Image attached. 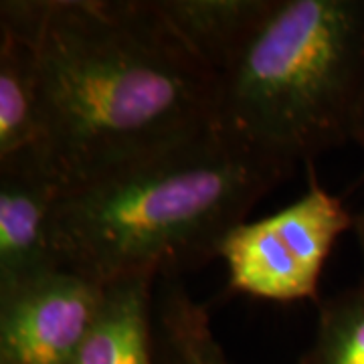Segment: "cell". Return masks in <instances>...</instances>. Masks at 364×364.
I'll return each mask as SVG.
<instances>
[{
	"instance_id": "obj_7",
	"label": "cell",
	"mask_w": 364,
	"mask_h": 364,
	"mask_svg": "<svg viewBox=\"0 0 364 364\" xmlns=\"http://www.w3.org/2000/svg\"><path fill=\"white\" fill-rule=\"evenodd\" d=\"M156 273L140 272L104 284L95 322L67 364H156Z\"/></svg>"
},
{
	"instance_id": "obj_3",
	"label": "cell",
	"mask_w": 364,
	"mask_h": 364,
	"mask_svg": "<svg viewBox=\"0 0 364 364\" xmlns=\"http://www.w3.org/2000/svg\"><path fill=\"white\" fill-rule=\"evenodd\" d=\"M364 93V0H275L219 77L217 130L296 168L352 140Z\"/></svg>"
},
{
	"instance_id": "obj_4",
	"label": "cell",
	"mask_w": 364,
	"mask_h": 364,
	"mask_svg": "<svg viewBox=\"0 0 364 364\" xmlns=\"http://www.w3.org/2000/svg\"><path fill=\"white\" fill-rule=\"evenodd\" d=\"M304 195L277 213L245 221L223 241L229 289L251 298L291 304L320 301V277L340 235L354 229V217L340 196L318 181L306 164Z\"/></svg>"
},
{
	"instance_id": "obj_10",
	"label": "cell",
	"mask_w": 364,
	"mask_h": 364,
	"mask_svg": "<svg viewBox=\"0 0 364 364\" xmlns=\"http://www.w3.org/2000/svg\"><path fill=\"white\" fill-rule=\"evenodd\" d=\"M154 301L156 364H231L215 338L205 304L196 301L181 277H158Z\"/></svg>"
},
{
	"instance_id": "obj_13",
	"label": "cell",
	"mask_w": 364,
	"mask_h": 364,
	"mask_svg": "<svg viewBox=\"0 0 364 364\" xmlns=\"http://www.w3.org/2000/svg\"><path fill=\"white\" fill-rule=\"evenodd\" d=\"M354 233H356V241H358V247H360V255H363L364 263V210L354 217Z\"/></svg>"
},
{
	"instance_id": "obj_9",
	"label": "cell",
	"mask_w": 364,
	"mask_h": 364,
	"mask_svg": "<svg viewBox=\"0 0 364 364\" xmlns=\"http://www.w3.org/2000/svg\"><path fill=\"white\" fill-rule=\"evenodd\" d=\"M23 158L43 160L37 53L35 45L0 33V166Z\"/></svg>"
},
{
	"instance_id": "obj_6",
	"label": "cell",
	"mask_w": 364,
	"mask_h": 364,
	"mask_svg": "<svg viewBox=\"0 0 364 364\" xmlns=\"http://www.w3.org/2000/svg\"><path fill=\"white\" fill-rule=\"evenodd\" d=\"M61 191L39 158L0 166V296L61 267L51 239Z\"/></svg>"
},
{
	"instance_id": "obj_12",
	"label": "cell",
	"mask_w": 364,
	"mask_h": 364,
	"mask_svg": "<svg viewBox=\"0 0 364 364\" xmlns=\"http://www.w3.org/2000/svg\"><path fill=\"white\" fill-rule=\"evenodd\" d=\"M352 142H356L364 150V93L358 112H356V119H354V128H352Z\"/></svg>"
},
{
	"instance_id": "obj_11",
	"label": "cell",
	"mask_w": 364,
	"mask_h": 364,
	"mask_svg": "<svg viewBox=\"0 0 364 364\" xmlns=\"http://www.w3.org/2000/svg\"><path fill=\"white\" fill-rule=\"evenodd\" d=\"M299 364H364V279L318 301L314 342Z\"/></svg>"
},
{
	"instance_id": "obj_1",
	"label": "cell",
	"mask_w": 364,
	"mask_h": 364,
	"mask_svg": "<svg viewBox=\"0 0 364 364\" xmlns=\"http://www.w3.org/2000/svg\"><path fill=\"white\" fill-rule=\"evenodd\" d=\"M35 53L43 160L63 188L217 128L219 77L154 0H49Z\"/></svg>"
},
{
	"instance_id": "obj_5",
	"label": "cell",
	"mask_w": 364,
	"mask_h": 364,
	"mask_svg": "<svg viewBox=\"0 0 364 364\" xmlns=\"http://www.w3.org/2000/svg\"><path fill=\"white\" fill-rule=\"evenodd\" d=\"M102 299V284L65 267L0 296V364H67Z\"/></svg>"
},
{
	"instance_id": "obj_2",
	"label": "cell",
	"mask_w": 364,
	"mask_h": 364,
	"mask_svg": "<svg viewBox=\"0 0 364 364\" xmlns=\"http://www.w3.org/2000/svg\"><path fill=\"white\" fill-rule=\"evenodd\" d=\"M291 172L210 128L63 188L51 219L55 255L102 286L140 272L181 277L217 259L227 235Z\"/></svg>"
},
{
	"instance_id": "obj_8",
	"label": "cell",
	"mask_w": 364,
	"mask_h": 364,
	"mask_svg": "<svg viewBox=\"0 0 364 364\" xmlns=\"http://www.w3.org/2000/svg\"><path fill=\"white\" fill-rule=\"evenodd\" d=\"M186 47L221 77L275 6V0H154Z\"/></svg>"
}]
</instances>
